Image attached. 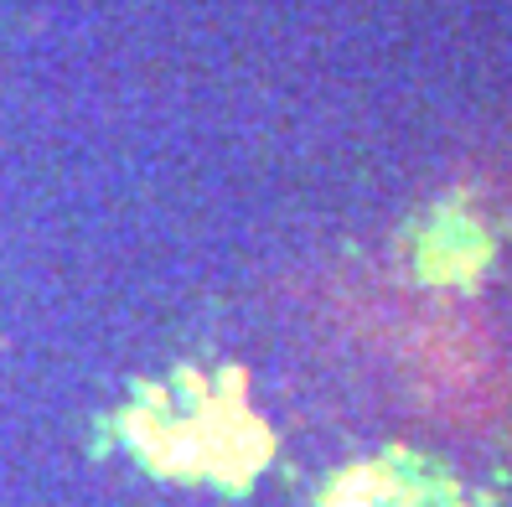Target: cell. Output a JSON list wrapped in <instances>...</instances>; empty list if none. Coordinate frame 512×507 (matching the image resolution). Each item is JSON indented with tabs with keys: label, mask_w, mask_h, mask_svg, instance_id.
<instances>
[{
	"label": "cell",
	"mask_w": 512,
	"mask_h": 507,
	"mask_svg": "<svg viewBox=\"0 0 512 507\" xmlns=\"http://www.w3.org/2000/svg\"><path fill=\"white\" fill-rule=\"evenodd\" d=\"M109 430L166 482L244 492L269 461V430L244 399V373L207 378L197 368H176L161 383H135V399L114 414Z\"/></svg>",
	"instance_id": "obj_1"
}]
</instances>
